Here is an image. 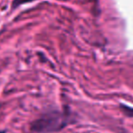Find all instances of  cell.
<instances>
[{"label":"cell","mask_w":133,"mask_h":133,"mask_svg":"<svg viewBox=\"0 0 133 133\" xmlns=\"http://www.w3.org/2000/svg\"><path fill=\"white\" fill-rule=\"evenodd\" d=\"M68 123V116L58 110L44 113L32 124V130L38 133L54 132L62 130Z\"/></svg>","instance_id":"obj_1"},{"label":"cell","mask_w":133,"mask_h":133,"mask_svg":"<svg viewBox=\"0 0 133 133\" xmlns=\"http://www.w3.org/2000/svg\"><path fill=\"white\" fill-rule=\"evenodd\" d=\"M119 109H121V110L122 111V113H124L126 116H128V117H130V118H133V108L132 107L121 103V105H119Z\"/></svg>","instance_id":"obj_2"},{"label":"cell","mask_w":133,"mask_h":133,"mask_svg":"<svg viewBox=\"0 0 133 133\" xmlns=\"http://www.w3.org/2000/svg\"><path fill=\"white\" fill-rule=\"evenodd\" d=\"M34 1H35V0H13L12 6H13V8H15V7H18L21 5H24V4L32 3V2H34Z\"/></svg>","instance_id":"obj_3"},{"label":"cell","mask_w":133,"mask_h":133,"mask_svg":"<svg viewBox=\"0 0 133 133\" xmlns=\"http://www.w3.org/2000/svg\"><path fill=\"white\" fill-rule=\"evenodd\" d=\"M0 133H5V131H0Z\"/></svg>","instance_id":"obj_4"}]
</instances>
